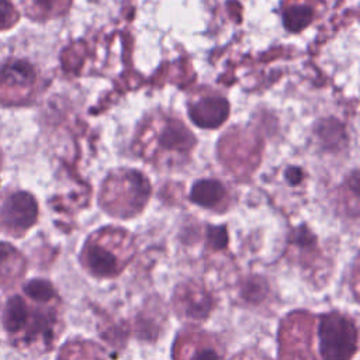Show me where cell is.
<instances>
[{
  "instance_id": "cell-1",
  "label": "cell",
  "mask_w": 360,
  "mask_h": 360,
  "mask_svg": "<svg viewBox=\"0 0 360 360\" xmlns=\"http://www.w3.org/2000/svg\"><path fill=\"white\" fill-rule=\"evenodd\" d=\"M59 304V298L38 301L11 294L1 304V323L18 343L48 350L62 330Z\"/></svg>"
},
{
  "instance_id": "cell-2",
  "label": "cell",
  "mask_w": 360,
  "mask_h": 360,
  "mask_svg": "<svg viewBox=\"0 0 360 360\" xmlns=\"http://www.w3.org/2000/svg\"><path fill=\"white\" fill-rule=\"evenodd\" d=\"M194 145V135L179 118L155 112L145 120L134 149L153 165L176 166L188 159Z\"/></svg>"
},
{
  "instance_id": "cell-3",
  "label": "cell",
  "mask_w": 360,
  "mask_h": 360,
  "mask_svg": "<svg viewBox=\"0 0 360 360\" xmlns=\"http://www.w3.org/2000/svg\"><path fill=\"white\" fill-rule=\"evenodd\" d=\"M135 250V240L129 232L105 226L87 238L80 262L93 277L112 278L129 264Z\"/></svg>"
},
{
  "instance_id": "cell-4",
  "label": "cell",
  "mask_w": 360,
  "mask_h": 360,
  "mask_svg": "<svg viewBox=\"0 0 360 360\" xmlns=\"http://www.w3.org/2000/svg\"><path fill=\"white\" fill-rule=\"evenodd\" d=\"M149 195V181L141 172L118 169L105 179L100 191V205L112 217L131 218L143 210Z\"/></svg>"
},
{
  "instance_id": "cell-5",
  "label": "cell",
  "mask_w": 360,
  "mask_h": 360,
  "mask_svg": "<svg viewBox=\"0 0 360 360\" xmlns=\"http://www.w3.org/2000/svg\"><path fill=\"white\" fill-rule=\"evenodd\" d=\"M318 360H352L357 352V326L352 316L329 312L316 318Z\"/></svg>"
},
{
  "instance_id": "cell-6",
  "label": "cell",
  "mask_w": 360,
  "mask_h": 360,
  "mask_svg": "<svg viewBox=\"0 0 360 360\" xmlns=\"http://www.w3.org/2000/svg\"><path fill=\"white\" fill-rule=\"evenodd\" d=\"M316 318L305 311L288 314L278 329V360H318L314 349Z\"/></svg>"
},
{
  "instance_id": "cell-7",
  "label": "cell",
  "mask_w": 360,
  "mask_h": 360,
  "mask_svg": "<svg viewBox=\"0 0 360 360\" xmlns=\"http://www.w3.org/2000/svg\"><path fill=\"white\" fill-rule=\"evenodd\" d=\"M35 68L21 59H11L0 68V104L20 105L27 103L37 87Z\"/></svg>"
},
{
  "instance_id": "cell-8",
  "label": "cell",
  "mask_w": 360,
  "mask_h": 360,
  "mask_svg": "<svg viewBox=\"0 0 360 360\" xmlns=\"http://www.w3.org/2000/svg\"><path fill=\"white\" fill-rule=\"evenodd\" d=\"M38 218V204L25 191H14L0 200V228L11 235H22Z\"/></svg>"
},
{
  "instance_id": "cell-9",
  "label": "cell",
  "mask_w": 360,
  "mask_h": 360,
  "mask_svg": "<svg viewBox=\"0 0 360 360\" xmlns=\"http://www.w3.org/2000/svg\"><path fill=\"white\" fill-rule=\"evenodd\" d=\"M215 307L212 294L197 281H186L176 287L173 309L186 322H201Z\"/></svg>"
},
{
  "instance_id": "cell-10",
  "label": "cell",
  "mask_w": 360,
  "mask_h": 360,
  "mask_svg": "<svg viewBox=\"0 0 360 360\" xmlns=\"http://www.w3.org/2000/svg\"><path fill=\"white\" fill-rule=\"evenodd\" d=\"M172 356L173 360H222L224 347L214 335L191 328L177 335Z\"/></svg>"
},
{
  "instance_id": "cell-11",
  "label": "cell",
  "mask_w": 360,
  "mask_h": 360,
  "mask_svg": "<svg viewBox=\"0 0 360 360\" xmlns=\"http://www.w3.org/2000/svg\"><path fill=\"white\" fill-rule=\"evenodd\" d=\"M229 107L225 97L218 93L202 90L190 101L188 114L195 125L202 128H217L228 117Z\"/></svg>"
},
{
  "instance_id": "cell-12",
  "label": "cell",
  "mask_w": 360,
  "mask_h": 360,
  "mask_svg": "<svg viewBox=\"0 0 360 360\" xmlns=\"http://www.w3.org/2000/svg\"><path fill=\"white\" fill-rule=\"evenodd\" d=\"M322 8L321 0H284L281 4L284 27L291 32H298L308 27Z\"/></svg>"
},
{
  "instance_id": "cell-13",
  "label": "cell",
  "mask_w": 360,
  "mask_h": 360,
  "mask_svg": "<svg viewBox=\"0 0 360 360\" xmlns=\"http://www.w3.org/2000/svg\"><path fill=\"white\" fill-rule=\"evenodd\" d=\"M190 198L200 207L224 211L229 202V194L226 187L214 179H202L198 180L190 193Z\"/></svg>"
},
{
  "instance_id": "cell-14",
  "label": "cell",
  "mask_w": 360,
  "mask_h": 360,
  "mask_svg": "<svg viewBox=\"0 0 360 360\" xmlns=\"http://www.w3.org/2000/svg\"><path fill=\"white\" fill-rule=\"evenodd\" d=\"M25 260L10 243L0 242V283L8 284L24 273Z\"/></svg>"
},
{
  "instance_id": "cell-15",
  "label": "cell",
  "mask_w": 360,
  "mask_h": 360,
  "mask_svg": "<svg viewBox=\"0 0 360 360\" xmlns=\"http://www.w3.org/2000/svg\"><path fill=\"white\" fill-rule=\"evenodd\" d=\"M56 360H105V353L91 340H72L60 349Z\"/></svg>"
},
{
  "instance_id": "cell-16",
  "label": "cell",
  "mask_w": 360,
  "mask_h": 360,
  "mask_svg": "<svg viewBox=\"0 0 360 360\" xmlns=\"http://www.w3.org/2000/svg\"><path fill=\"white\" fill-rule=\"evenodd\" d=\"M70 0H27V14L35 20H46L68 11Z\"/></svg>"
},
{
  "instance_id": "cell-17",
  "label": "cell",
  "mask_w": 360,
  "mask_h": 360,
  "mask_svg": "<svg viewBox=\"0 0 360 360\" xmlns=\"http://www.w3.org/2000/svg\"><path fill=\"white\" fill-rule=\"evenodd\" d=\"M18 21V11L10 0H0V31L10 30Z\"/></svg>"
},
{
  "instance_id": "cell-18",
  "label": "cell",
  "mask_w": 360,
  "mask_h": 360,
  "mask_svg": "<svg viewBox=\"0 0 360 360\" xmlns=\"http://www.w3.org/2000/svg\"><path fill=\"white\" fill-rule=\"evenodd\" d=\"M231 360H270V359L264 353H262L260 350L249 349V350H243V352L238 353Z\"/></svg>"
},
{
  "instance_id": "cell-19",
  "label": "cell",
  "mask_w": 360,
  "mask_h": 360,
  "mask_svg": "<svg viewBox=\"0 0 360 360\" xmlns=\"http://www.w3.org/2000/svg\"><path fill=\"white\" fill-rule=\"evenodd\" d=\"M0 162H1V159H0Z\"/></svg>"
}]
</instances>
